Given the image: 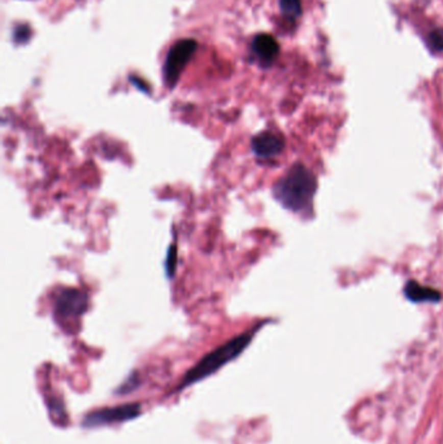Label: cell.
Listing matches in <instances>:
<instances>
[{
    "label": "cell",
    "instance_id": "obj_2",
    "mask_svg": "<svg viewBox=\"0 0 443 444\" xmlns=\"http://www.w3.org/2000/svg\"><path fill=\"white\" fill-rule=\"evenodd\" d=\"M261 328V325H256L254 329L247 330L244 333L239 334V335L234 336L230 340L221 344L220 347L214 348L212 352L207 353L203 359L199 362L194 365L191 369L185 374L181 383L178 384V390L189 387L191 384L196 383V382L203 381L207 377L212 376L216 373L218 369L225 366L230 361L237 359L243 351L246 350L247 346L251 343L252 338H254L255 333Z\"/></svg>",
    "mask_w": 443,
    "mask_h": 444
},
{
    "label": "cell",
    "instance_id": "obj_10",
    "mask_svg": "<svg viewBox=\"0 0 443 444\" xmlns=\"http://www.w3.org/2000/svg\"><path fill=\"white\" fill-rule=\"evenodd\" d=\"M429 48L433 51H443V29H435L429 34L428 39Z\"/></svg>",
    "mask_w": 443,
    "mask_h": 444
},
{
    "label": "cell",
    "instance_id": "obj_1",
    "mask_svg": "<svg viewBox=\"0 0 443 444\" xmlns=\"http://www.w3.org/2000/svg\"><path fill=\"white\" fill-rule=\"evenodd\" d=\"M316 188L313 173L302 164H294L273 185L272 191L283 208L294 213H306L311 211Z\"/></svg>",
    "mask_w": 443,
    "mask_h": 444
},
{
    "label": "cell",
    "instance_id": "obj_5",
    "mask_svg": "<svg viewBox=\"0 0 443 444\" xmlns=\"http://www.w3.org/2000/svg\"><path fill=\"white\" fill-rule=\"evenodd\" d=\"M140 413V405L138 403L118 405V407L102 408L89 413L82 421L85 427H96L104 425L120 424L137 417Z\"/></svg>",
    "mask_w": 443,
    "mask_h": 444
},
{
    "label": "cell",
    "instance_id": "obj_8",
    "mask_svg": "<svg viewBox=\"0 0 443 444\" xmlns=\"http://www.w3.org/2000/svg\"><path fill=\"white\" fill-rule=\"evenodd\" d=\"M404 293H406L407 299L412 300L414 303L438 302L440 299V293L438 291L426 287V286L419 285L414 281L407 283L406 287H404Z\"/></svg>",
    "mask_w": 443,
    "mask_h": 444
},
{
    "label": "cell",
    "instance_id": "obj_4",
    "mask_svg": "<svg viewBox=\"0 0 443 444\" xmlns=\"http://www.w3.org/2000/svg\"><path fill=\"white\" fill-rule=\"evenodd\" d=\"M89 307V298L83 291L64 287L54 298V314L56 318L70 319L80 317Z\"/></svg>",
    "mask_w": 443,
    "mask_h": 444
},
{
    "label": "cell",
    "instance_id": "obj_7",
    "mask_svg": "<svg viewBox=\"0 0 443 444\" xmlns=\"http://www.w3.org/2000/svg\"><path fill=\"white\" fill-rule=\"evenodd\" d=\"M252 50L256 54V56L260 59L261 63H264L265 65H269L278 56L280 46H278L277 40L272 37V35L260 34L255 37L254 42H252Z\"/></svg>",
    "mask_w": 443,
    "mask_h": 444
},
{
    "label": "cell",
    "instance_id": "obj_9",
    "mask_svg": "<svg viewBox=\"0 0 443 444\" xmlns=\"http://www.w3.org/2000/svg\"><path fill=\"white\" fill-rule=\"evenodd\" d=\"M280 8L286 17L298 18L302 14V3L300 0H280Z\"/></svg>",
    "mask_w": 443,
    "mask_h": 444
},
{
    "label": "cell",
    "instance_id": "obj_3",
    "mask_svg": "<svg viewBox=\"0 0 443 444\" xmlns=\"http://www.w3.org/2000/svg\"><path fill=\"white\" fill-rule=\"evenodd\" d=\"M196 50L194 39H182L171 47L164 64V82L169 88H173L180 80L181 73Z\"/></svg>",
    "mask_w": 443,
    "mask_h": 444
},
{
    "label": "cell",
    "instance_id": "obj_11",
    "mask_svg": "<svg viewBox=\"0 0 443 444\" xmlns=\"http://www.w3.org/2000/svg\"><path fill=\"white\" fill-rule=\"evenodd\" d=\"M176 264H177V247L176 244H171L168 250V259L165 260V272L169 278L175 274Z\"/></svg>",
    "mask_w": 443,
    "mask_h": 444
},
{
    "label": "cell",
    "instance_id": "obj_6",
    "mask_svg": "<svg viewBox=\"0 0 443 444\" xmlns=\"http://www.w3.org/2000/svg\"><path fill=\"white\" fill-rule=\"evenodd\" d=\"M285 148V139L272 130L261 131L251 139V151L257 159L269 160L277 157Z\"/></svg>",
    "mask_w": 443,
    "mask_h": 444
}]
</instances>
